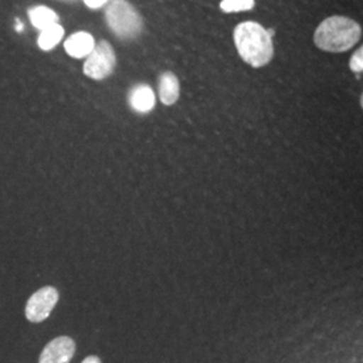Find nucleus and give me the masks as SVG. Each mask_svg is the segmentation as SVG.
Returning a JSON list of instances; mask_svg holds the SVG:
<instances>
[{"mask_svg":"<svg viewBox=\"0 0 363 363\" xmlns=\"http://www.w3.org/2000/svg\"><path fill=\"white\" fill-rule=\"evenodd\" d=\"M234 43L240 57L253 67L269 64L273 58L272 38L257 22L240 23L234 30Z\"/></svg>","mask_w":363,"mask_h":363,"instance_id":"f257e3e1","label":"nucleus"},{"mask_svg":"<svg viewBox=\"0 0 363 363\" xmlns=\"http://www.w3.org/2000/svg\"><path fill=\"white\" fill-rule=\"evenodd\" d=\"M362 35L361 26L346 16L325 19L315 31V45L325 52H343L355 46Z\"/></svg>","mask_w":363,"mask_h":363,"instance_id":"f03ea898","label":"nucleus"},{"mask_svg":"<svg viewBox=\"0 0 363 363\" xmlns=\"http://www.w3.org/2000/svg\"><path fill=\"white\" fill-rule=\"evenodd\" d=\"M106 23L121 39L136 38L143 27L140 13L127 0H112L105 11Z\"/></svg>","mask_w":363,"mask_h":363,"instance_id":"7ed1b4c3","label":"nucleus"},{"mask_svg":"<svg viewBox=\"0 0 363 363\" xmlns=\"http://www.w3.org/2000/svg\"><path fill=\"white\" fill-rule=\"evenodd\" d=\"M116 66V55L113 48L101 40L94 46L84 64V73L93 79H104L112 74Z\"/></svg>","mask_w":363,"mask_h":363,"instance_id":"20e7f679","label":"nucleus"},{"mask_svg":"<svg viewBox=\"0 0 363 363\" xmlns=\"http://www.w3.org/2000/svg\"><path fill=\"white\" fill-rule=\"evenodd\" d=\"M60 298L58 291L52 286H45L28 298L26 318L31 323H40L50 316Z\"/></svg>","mask_w":363,"mask_h":363,"instance_id":"39448f33","label":"nucleus"},{"mask_svg":"<svg viewBox=\"0 0 363 363\" xmlns=\"http://www.w3.org/2000/svg\"><path fill=\"white\" fill-rule=\"evenodd\" d=\"M74 352L76 342L72 337H55L42 351L39 363H70Z\"/></svg>","mask_w":363,"mask_h":363,"instance_id":"423d86ee","label":"nucleus"},{"mask_svg":"<svg viewBox=\"0 0 363 363\" xmlns=\"http://www.w3.org/2000/svg\"><path fill=\"white\" fill-rule=\"evenodd\" d=\"M94 46H96L94 38L85 31L76 33L65 40V50L73 58L88 57L94 49Z\"/></svg>","mask_w":363,"mask_h":363,"instance_id":"0eeeda50","label":"nucleus"},{"mask_svg":"<svg viewBox=\"0 0 363 363\" xmlns=\"http://www.w3.org/2000/svg\"><path fill=\"white\" fill-rule=\"evenodd\" d=\"M155 94L148 85H138L130 93V104L139 113H148L155 106Z\"/></svg>","mask_w":363,"mask_h":363,"instance_id":"6e6552de","label":"nucleus"},{"mask_svg":"<svg viewBox=\"0 0 363 363\" xmlns=\"http://www.w3.org/2000/svg\"><path fill=\"white\" fill-rule=\"evenodd\" d=\"M159 99L164 105L175 104L179 99V81L172 73H163L159 78Z\"/></svg>","mask_w":363,"mask_h":363,"instance_id":"1a4fd4ad","label":"nucleus"},{"mask_svg":"<svg viewBox=\"0 0 363 363\" xmlns=\"http://www.w3.org/2000/svg\"><path fill=\"white\" fill-rule=\"evenodd\" d=\"M28 18L33 23V26L37 27L40 31L54 26L58 23V15L49 7L38 6L28 10Z\"/></svg>","mask_w":363,"mask_h":363,"instance_id":"9d476101","label":"nucleus"},{"mask_svg":"<svg viewBox=\"0 0 363 363\" xmlns=\"http://www.w3.org/2000/svg\"><path fill=\"white\" fill-rule=\"evenodd\" d=\"M64 27L60 26L58 23L54 25V26L49 27L46 30H43L40 34H39L38 38V46L45 50V52H49L54 49L60 42L61 39L64 38Z\"/></svg>","mask_w":363,"mask_h":363,"instance_id":"9b49d317","label":"nucleus"},{"mask_svg":"<svg viewBox=\"0 0 363 363\" xmlns=\"http://www.w3.org/2000/svg\"><path fill=\"white\" fill-rule=\"evenodd\" d=\"M255 7V0H222L220 10L223 13L249 11Z\"/></svg>","mask_w":363,"mask_h":363,"instance_id":"f8f14e48","label":"nucleus"},{"mask_svg":"<svg viewBox=\"0 0 363 363\" xmlns=\"http://www.w3.org/2000/svg\"><path fill=\"white\" fill-rule=\"evenodd\" d=\"M350 69L354 73H362L363 70V49L359 48L358 52H354L350 60Z\"/></svg>","mask_w":363,"mask_h":363,"instance_id":"ddd939ff","label":"nucleus"},{"mask_svg":"<svg viewBox=\"0 0 363 363\" xmlns=\"http://www.w3.org/2000/svg\"><path fill=\"white\" fill-rule=\"evenodd\" d=\"M84 1H85V4H86L89 9L96 10V9H100V7H103V6L106 4L109 0H84Z\"/></svg>","mask_w":363,"mask_h":363,"instance_id":"4468645a","label":"nucleus"},{"mask_svg":"<svg viewBox=\"0 0 363 363\" xmlns=\"http://www.w3.org/2000/svg\"><path fill=\"white\" fill-rule=\"evenodd\" d=\"M82 363H101L100 361V358H97V357H94V355H91V357H88V358H85Z\"/></svg>","mask_w":363,"mask_h":363,"instance_id":"2eb2a0df","label":"nucleus"},{"mask_svg":"<svg viewBox=\"0 0 363 363\" xmlns=\"http://www.w3.org/2000/svg\"><path fill=\"white\" fill-rule=\"evenodd\" d=\"M23 23L19 21V19H15V30L18 31V33H22V30H23Z\"/></svg>","mask_w":363,"mask_h":363,"instance_id":"dca6fc26","label":"nucleus"}]
</instances>
